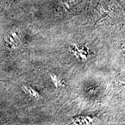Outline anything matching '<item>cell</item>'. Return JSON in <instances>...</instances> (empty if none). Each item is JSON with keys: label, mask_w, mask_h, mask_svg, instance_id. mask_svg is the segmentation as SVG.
I'll return each instance as SVG.
<instances>
[{"label": "cell", "mask_w": 125, "mask_h": 125, "mask_svg": "<svg viewBox=\"0 0 125 125\" xmlns=\"http://www.w3.org/2000/svg\"><path fill=\"white\" fill-rule=\"evenodd\" d=\"M24 89L25 90V91H26L27 93H29L30 94V95L31 94V96L32 97H35V98H39V94L38 93H37L36 92H34L33 93H32V92H33V89H32L31 88H29V87H24Z\"/></svg>", "instance_id": "cell-1"}]
</instances>
